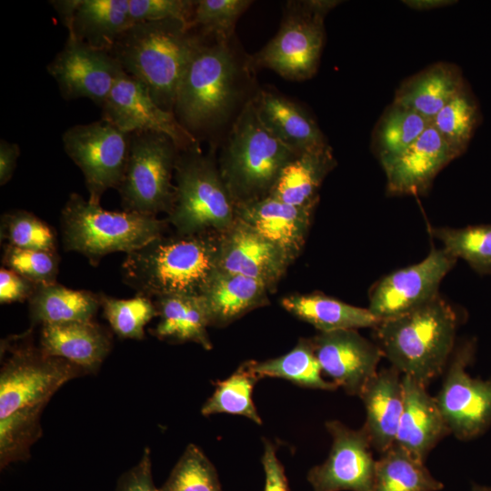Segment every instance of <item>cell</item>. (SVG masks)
I'll list each match as a JSON object with an SVG mask.
<instances>
[{"instance_id": "obj_1", "label": "cell", "mask_w": 491, "mask_h": 491, "mask_svg": "<svg viewBox=\"0 0 491 491\" xmlns=\"http://www.w3.org/2000/svg\"><path fill=\"white\" fill-rule=\"evenodd\" d=\"M0 373V466L25 461L42 435L41 414L67 381L85 375L77 366L22 342L7 344Z\"/></svg>"}, {"instance_id": "obj_2", "label": "cell", "mask_w": 491, "mask_h": 491, "mask_svg": "<svg viewBox=\"0 0 491 491\" xmlns=\"http://www.w3.org/2000/svg\"><path fill=\"white\" fill-rule=\"evenodd\" d=\"M219 234L162 235L126 254L123 282L150 298L201 296L219 269Z\"/></svg>"}, {"instance_id": "obj_3", "label": "cell", "mask_w": 491, "mask_h": 491, "mask_svg": "<svg viewBox=\"0 0 491 491\" xmlns=\"http://www.w3.org/2000/svg\"><path fill=\"white\" fill-rule=\"evenodd\" d=\"M457 316L439 296L374 327L391 366L427 386L445 370L455 347Z\"/></svg>"}, {"instance_id": "obj_4", "label": "cell", "mask_w": 491, "mask_h": 491, "mask_svg": "<svg viewBox=\"0 0 491 491\" xmlns=\"http://www.w3.org/2000/svg\"><path fill=\"white\" fill-rule=\"evenodd\" d=\"M176 20L137 23L125 31L110 54L141 81L155 103L172 112L180 81L200 40Z\"/></svg>"}, {"instance_id": "obj_5", "label": "cell", "mask_w": 491, "mask_h": 491, "mask_svg": "<svg viewBox=\"0 0 491 491\" xmlns=\"http://www.w3.org/2000/svg\"><path fill=\"white\" fill-rule=\"evenodd\" d=\"M296 155L264 125L249 100L231 128L218 165L235 205L268 196Z\"/></svg>"}, {"instance_id": "obj_6", "label": "cell", "mask_w": 491, "mask_h": 491, "mask_svg": "<svg viewBox=\"0 0 491 491\" xmlns=\"http://www.w3.org/2000/svg\"><path fill=\"white\" fill-rule=\"evenodd\" d=\"M167 224L156 216L105 210L76 193L70 195L60 218L65 250L83 255L95 266L111 253L128 254L164 235Z\"/></svg>"}, {"instance_id": "obj_7", "label": "cell", "mask_w": 491, "mask_h": 491, "mask_svg": "<svg viewBox=\"0 0 491 491\" xmlns=\"http://www.w3.org/2000/svg\"><path fill=\"white\" fill-rule=\"evenodd\" d=\"M239 68L227 42L200 45L180 81L175 112L191 132L225 119L238 95Z\"/></svg>"}, {"instance_id": "obj_8", "label": "cell", "mask_w": 491, "mask_h": 491, "mask_svg": "<svg viewBox=\"0 0 491 491\" xmlns=\"http://www.w3.org/2000/svg\"><path fill=\"white\" fill-rule=\"evenodd\" d=\"M175 168V196L167 222L179 235L221 233L236 219L235 205L213 157L180 151Z\"/></svg>"}, {"instance_id": "obj_9", "label": "cell", "mask_w": 491, "mask_h": 491, "mask_svg": "<svg viewBox=\"0 0 491 491\" xmlns=\"http://www.w3.org/2000/svg\"><path fill=\"white\" fill-rule=\"evenodd\" d=\"M179 152L165 135L130 134L128 160L117 187L124 211L151 216L171 211L175 196L172 177Z\"/></svg>"}, {"instance_id": "obj_10", "label": "cell", "mask_w": 491, "mask_h": 491, "mask_svg": "<svg viewBox=\"0 0 491 491\" xmlns=\"http://www.w3.org/2000/svg\"><path fill=\"white\" fill-rule=\"evenodd\" d=\"M339 3L336 0L290 2L277 34L253 57V64L289 80L312 77L317 70L324 45L325 17Z\"/></svg>"}, {"instance_id": "obj_11", "label": "cell", "mask_w": 491, "mask_h": 491, "mask_svg": "<svg viewBox=\"0 0 491 491\" xmlns=\"http://www.w3.org/2000/svg\"><path fill=\"white\" fill-rule=\"evenodd\" d=\"M67 155L81 170L88 200L100 205L102 195L119 186L127 164L130 134L102 118L68 128L62 136Z\"/></svg>"}, {"instance_id": "obj_12", "label": "cell", "mask_w": 491, "mask_h": 491, "mask_svg": "<svg viewBox=\"0 0 491 491\" xmlns=\"http://www.w3.org/2000/svg\"><path fill=\"white\" fill-rule=\"evenodd\" d=\"M475 352V340L456 348L435 397L450 434L460 440L476 438L491 426V378H474L466 372Z\"/></svg>"}, {"instance_id": "obj_13", "label": "cell", "mask_w": 491, "mask_h": 491, "mask_svg": "<svg viewBox=\"0 0 491 491\" xmlns=\"http://www.w3.org/2000/svg\"><path fill=\"white\" fill-rule=\"evenodd\" d=\"M103 119L126 134L154 132L168 136L179 151H201L198 140L177 120L160 107L147 87L135 77L121 73L102 105Z\"/></svg>"}, {"instance_id": "obj_14", "label": "cell", "mask_w": 491, "mask_h": 491, "mask_svg": "<svg viewBox=\"0 0 491 491\" xmlns=\"http://www.w3.org/2000/svg\"><path fill=\"white\" fill-rule=\"evenodd\" d=\"M456 259L444 248H432L419 263L380 279L369 294L370 312L379 320L417 308L438 296V287Z\"/></svg>"}, {"instance_id": "obj_15", "label": "cell", "mask_w": 491, "mask_h": 491, "mask_svg": "<svg viewBox=\"0 0 491 491\" xmlns=\"http://www.w3.org/2000/svg\"><path fill=\"white\" fill-rule=\"evenodd\" d=\"M326 427L332 446L326 460L308 472L314 491H373L376 460L366 429L337 420L326 422Z\"/></svg>"}, {"instance_id": "obj_16", "label": "cell", "mask_w": 491, "mask_h": 491, "mask_svg": "<svg viewBox=\"0 0 491 491\" xmlns=\"http://www.w3.org/2000/svg\"><path fill=\"white\" fill-rule=\"evenodd\" d=\"M47 71L65 99L84 97L102 106L124 70L109 52L68 38Z\"/></svg>"}, {"instance_id": "obj_17", "label": "cell", "mask_w": 491, "mask_h": 491, "mask_svg": "<svg viewBox=\"0 0 491 491\" xmlns=\"http://www.w3.org/2000/svg\"><path fill=\"white\" fill-rule=\"evenodd\" d=\"M311 341L322 372L352 396H359L384 356L378 345L356 329L318 333Z\"/></svg>"}, {"instance_id": "obj_18", "label": "cell", "mask_w": 491, "mask_h": 491, "mask_svg": "<svg viewBox=\"0 0 491 491\" xmlns=\"http://www.w3.org/2000/svg\"><path fill=\"white\" fill-rule=\"evenodd\" d=\"M290 264L278 246L238 218L219 234L218 268L258 280L270 292Z\"/></svg>"}, {"instance_id": "obj_19", "label": "cell", "mask_w": 491, "mask_h": 491, "mask_svg": "<svg viewBox=\"0 0 491 491\" xmlns=\"http://www.w3.org/2000/svg\"><path fill=\"white\" fill-rule=\"evenodd\" d=\"M457 155L432 123L401 155L381 162L386 176V191L395 195L426 192L436 175Z\"/></svg>"}, {"instance_id": "obj_20", "label": "cell", "mask_w": 491, "mask_h": 491, "mask_svg": "<svg viewBox=\"0 0 491 491\" xmlns=\"http://www.w3.org/2000/svg\"><path fill=\"white\" fill-rule=\"evenodd\" d=\"M316 206H297L268 195L235 206L236 218L278 246L294 262L301 254Z\"/></svg>"}, {"instance_id": "obj_21", "label": "cell", "mask_w": 491, "mask_h": 491, "mask_svg": "<svg viewBox=\"0 0 491 491\" xmlns=\"http://www.w3.org/2000/svg\"><path fill=\"white\" fill-rule=\"evenodd\" d=\"M70 39L110 53L120 35L133 25L129 0L55 1Z\"/></svg>"}, {"instance_id": "obj_22", "label": "cell", "mask_w": 491, "mask_h": 491, "mask_svg": "<svg viewBox=\"0 0 491 491\" xmlns=\"http://www.w3.org/2000/svg\"><path fill=\"white\" fill-rule=\"evenodd\" d=\"M402 384L404 408L395 444L425 462L430 451L450 431L436 398L428 394L426 386L404 375Z\"/></svg>"}, {"instance_id": "obj_23", "label": "cell", "mask_w": 491, "mask_h": 491, "mask_svg": "<svg viewBox=\"0 0 491 491\" xmlns=\"http://www.w3.org/2000/svg\"><path fill=\"white\" fill-rule=\"evenodd\" d=\"M39 347L63 358L85 374L95 373L112 348L109 331L94 321L44 325Z\"/></svg>"}, {"instance_id": "obj_24", "label": "cell", "mask_w": 491, "mask_h": 491, "mask_svg": "<svg viewBox=\"0 0 491 491\" xmlns=\"http://www.w3.org/2000/svg\"><path fill=\"white\" fill-rule=\"evenodd\" d=\"M359 397L366 409V429L372 447L385 453L396 442L404 408L401 373L395 367L382 368L366 384Z\"/></svg>"}, {"instance_id": "obj_25", "label": "cell", "mask_w": 491, "mask_h": 491, "mask_svg": "<svg viewBox=\"0 0 491 491\" xmlns=\"http://www.w3.org/2000/svg\"><path fill=\"white\" fill-rule=\"evenodd\" d=\"M252 100L264 125L297 155L328 145L316 121L289 99L262 90Z\"/></svg>"}, {"instance_id": "obj_26", "label": "cell", "mask_w": 491, "mask_h": 491, "mask_svg": "<svg viewBox=\"0 0 491 491\" xmlns=\"http://www.w3.org/2000/svg\"><path fill=\"white\" fill-rule=\"evenodd\" d=\"M269 293V288L258 280L218 269L201 297L210 326L222 327L267 305Z\"/></svg>"}, {"instance_id": "obj_27", "label": "cell", "mask_w": 491, "mask_h": 491, "mask_svg": "<svg viewBox=\"0 0 491 491\" xmlns=\"http://www.w3.org/2000/svg\"><path fill=\"white\" fill-rule=\"evenodd\" d=\"M464 88L461 70L452 64L438 63L403 83L393 105L412 109L431 121Z\"/></svg>"}, {"instance_id": "obj_28", "label": "cell", "mask_w": 491, "mask_h": 491, "mask_svg": "<svg viewBox=\"0 0 491 491\" xmlns=\"http://www.w3.org/2000/svg\"><path fill=\"white\" fill-rule=\"evenodd\" d=\"M336 165L329 145L304 152L285 166L269 195L293 205L316 206L318 190Z\"/></svg>"}, {"instance_id": "obj_29", "label": "cell", "mask_w": 491, "mask_h": 491, "mask_svg": "<svg viewBox=\"0 0 491 491\" xmlns=\"http://www.w3.org/2000/svg\"><path fill=\"white\" fill-rule=\"evenodd\" d=\"M282 306L296 317L312 325L318 333L344 329L374 328L380 320L362 308L321 293L291 295Z\"/></svg>"}, {"instance_id": "obj_30", "label": "cell", "mask_w": 491, "mask_h": 491, "mask_svg": "<svg viewBox=\"0 0 491 491\" xmlns=\"http://www.w3.org/2000/svg\"><path fill=\"white\" fill-rule=\"evenodd\" d=\"M159 321L152 330L161 340L174 343L193 342L212 348L207 327L210 326L201 296H167L155 301Z\"/></svg>"}, {"instance_id": "obj_31", "label": "cell", "mask_w": 491, "mask_h": 491, "mask_svg": "<svg viewBox=\"0 0 491 491\" xmlns=\"http://www.w3.org/2000/svg\"><path fill=\"white\" fill-rule=\"evenodd\" d=\"M28 303L32 323L41 326L93 321L101 307L100 295L57 283L37 286Z\"/></svg>"}, {"instance_id": "obj_32", "label": "cell", "mask_w": 491, "mask_h": 491, "mask_svg": "<svg viewBox=\"0 0 491 491\" xmlns=\"http://www.w3.org/2000/svg\"><path fill=\"white\" fill-rule=\"evenodd\" d=\"M443 487L425 462L396 444L376 460L373 491H438Z\"/></svg>"}, {"instance_id": "obj_33", "label": "cell", "mask_w": 491, "mask_h": 491, "mask_svg": "<svg viewBox=\"0 0 491 491\" xmlns=\"http://www.w3.org/2000/svg\"><path fill=\"white\" fill-rule=\"evenodd\" d=\"M254 369L260 378L277 377L299 386L333 391L337 388L322 376L311 338H301L288 353L262 362L254 361Z\"/></svg>"}, {"instance_id": "obj_34", "label": "cell", "mask_w": 491, "mask_h": 491, "mask_svg": "<svg viewBox=\"0 0 491 491\" xmlns=\"http://www.w3.org/2000/svg\"><path fill=\"white\" fill-rule=\"evenodd\" d=\"M259 379L254 360L244 362L229 377L215 384L214 393L201 409L202 415H237L262 424L253 401V390Z\"/></svg>"}, {"instance_id": "obj_35", "label": "cell", "mask_w": 491, "mask_h": 491, "mask_svg": "<svg viewBox=\"0 0 491 491\" xmlns=\"http://www.w3.org/2000/svg\"><path fill=\"white\" fill-rule=\"evenodd\" d=\"M479 120L478 105L470 92L464 88L435 115L431 123L458 157L466 151Z\"/></svg>"}, {"instance_id": "obj_36", "label": "cell", "mask_w": 491, "mask_h": 491, "mask_svg": "<svg viewBox=\"0 0 491 491\" xmlns=\"http://www.w3.org/2000/svg\"><path fill=\"white\" fill-rule=\"evenodd\" d=\"M432 233L453 257L465 260L480 275L491 274V225L436 227Z\"/></svg>"}, {"instance_id": "obj_37", "label": "cell", "mask_w": 491, "mask_h": 491, "mask_svg": "<svg viewBox=\"0 0 491 491\" xmlns=\"http://www.w3.org/2000/svg\"><path fill=\"white\" fill-rule=\"evenodd\" d=\"M430 124V120L416 111L393 105L382 118L377 131L380 162L401 155Z\"/></svg>"}, {"instance_id": "obj_38", "label": "cell", "mask_w": 491, "mask_h": 491, "mask_svg": "<svg viewBox=\"0 0 491 491\" xmlns=\"http://www.w3.org/2000/svg\"><path fill=\"white\" fill-rule=\"evenodd\" d=\"M100 298L105 318L121 338L143 339L146 324L158 316L155 301L145 296L117 299L100 295Z\"/></svg>"}, {"instance_id": "obj_39", "label": "cell", "mask_w": 491, "mask_h": 491, "mask_svg": "<svg viewBox=\"0 0 491 491\" xmlns=\"http://www.w3.org/2000/svg\"><path fill=\"white\" fill-rule=\"evenodd\" d=\"M161 491H223L215 467L195 445L187 446Z\"/></svg>"}, {"instance_id": "obj_40", "label": "cell", "mask_w": 491, "mask_h": 491, "mask_svg": "<svg viewBox=\"0 0 491 491\" xmlns=\"http://www.w3.org/2000/svg\"><path fill=\"white\" fill-rule=\"evenodd\" d=\"M1 239L6 245L31 250L57 252L55 231L45 221L25 210L9 211L1 218Z\"/></svg>"}, {"instance_id": "obj_41", "label": "cell", "mask_w": 491, "mask_h": 491, "mask_svg": "<svg viewBox=\"0 0 491 491\" xmlns=\"http://www.w3.org/2000/svg\"><path fill=\"white\" fill-rule=\"evenodd\" d=\"M251 4L250 0L195 1L191 28L200 26L216 41L228 43L238 18Z\"/></svg>"}, {"instance_id": "obj_42", "label": "cell", "mask_w": 491, "mask_h": 491, "mask_svg": "<svg viewBox=\"0 0 491 491\" xmlns=\"http://www.w3.org/2000/svg\"><path fill=\"white\" fill-rule=\"evenodd\" d=\"M2 262L4 267L38 286L56 283L59 266L57 252L23 249L6 245Z\"/></svg>"}, {"instance_id": "obj_43", "label": "cell", "mask_w": 491, "mask_h": 491, "mask_svg": "<svg viewBox=\"0 0 491 491\" xmlns=\"http://www.w3.org/2000/svg\"><path fill=\"white\" fill-rule=\"evenodd\" d=\"M194 6L191 0H129V15L133 25L176 20L191 29Z\"/></svg>"}, {"instance_id": "obj_44", "label": "cell", "mask_w": 491, "mask_h": 491, "mask_svg": "<svg viewBox=\"0 0 491 491\" xmlns=\"http://www.w3.org/2000/svg\"><path fill=\"white\" fill-rule=\"evenodd\" d=\"M116 491H161L153 480L150 449L145 448L139 462L122 474Z\"/></svg>"}, {"instance_id": "obj_45", "label": "cell", "mask_w": 491, "mask_h": 491, "mask_svg": "<svg viewBox=\"0 0 491 491\" xmlns=\"http://www.w3.org/2000/svg\"><path fill=\"white\" fill-rule=\"evenodd\" d=\"M38 285L5 267L0 269V302L10 304L29 300Z\"/></svg>"}, {"instance_id": "obj_46", "label": "cell", "mask_w": 491, "mask_h": 491, "mask_svg": "<svg viewBox=\"0 0 491 491\" xmlns=\"http://www.w3.org/2000/svg\"><path fill=\"white\" fill-rule=\"evenodd\" d=\"M261 462L265 472L264 491H289L285 469L278 460L275 446L265 440Z\"/></svg>"}, {"instance_id": "obj_47", "label": "cell", "mask_w": 491, "mask_h": 491, "mask_svg": "<svg viewBox=\"0 0 491 491\" xmlns=\"http://www.w3.org/2000/svg\"><path fill=\"white\" fill-rule=\"evenodd\" d=\"M20 154L19 145L6 140L0 143V185H4L13 176Z\"/></svg>"}, {"instance_id": "obj_48", "label": "cell", "mask_w": 491, "mask_h": 491, "mask_svg": "<svg viewBox=\"0 0 491 491\" xmlns=\"http://www.w3.org/2000/svg\"><path fill=\"white\" fill-rule=\"evenodd\" d=\"M403 3L408 7L418 10H432L435 8L444 7L451 5L456 3V1L452 0H406Z\"/></svg>"}, {"instance_id": "obj_49", "label": "cell", "mask_w": 491, "mask_h": 491, "mask_svg": "<svg viewBox=\"0 0 491 491\" xmlns=\"http://www.w3.org/2000/svg\"><path fill=\"white\" fill-rule=\"evenodd\" d=\"M472 491H491V486H482L474 484Z\"/></svg>"}]
</instances>
